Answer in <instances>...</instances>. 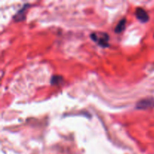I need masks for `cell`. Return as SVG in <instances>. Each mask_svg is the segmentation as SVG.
<instances>
[{
	"instance_id": "obj_3",
	"label": "cell",
	"mask_w": 154,
	"mask_h": 154,
	"mask_svg": "<svg viewBox=\"0 0 154 154\" xmlns=\"http://www.w3.org/2000/svg\"><path fill=\"white\" fill-rule=\"evenodd\" d=\"M135 15H136V17L138 18V20H139L141 22L146 23L149 20L148 14L142 8H138L136 9V11H135Z\"/></svg>"
},
{
	"instance_id": "obj_4",
	"label": "cell",
	"mask_w": 154,
	"mask_h": 154,
	"mask_svg": "<svg viewBox=\"0 0 154 154\" xmlns=\"http://www.w3.org/2000/svg\"><path fill=\"white\" fill-rule=\"evenodd\" d=\"M28 7H29V5L27 4L25 5H23V7L20 10L18 11L17 13L14 15V20L15 21H21L25 19V18H24L25 17L24 14H25L27 8H28Z\"/></svg>"
},
{
	"instance_id": "obj_1",
	"label": "cell",
	"mask_w": 154,
	"mask_h": 154,
	"mask_svg": "<svg viewBox=\"0 0 154 154\" xmlns=\"http://www.w3.org/2000/svg\"><path fill=\"white\" fill-rule=\"evenodd\" d=\"M90 37L94 42H97L101 47L102 48H107L109 46L108 44V40H109V35L105 32L101 33H92L90 35Z\"/></svg>"
},
{
	"instance_id": "obj_2",
	"label": "cell",
	"mask_w": 154,
	"mask_h": 154,
	"mask_svg": "<svg viewBox=\"0 0 154 154\" xmlns=\"http://www.w3.org/2000/svg\"><path fill=\"white\" fill-rule=\"evenodd\" d=\"M154 107V99L153 98H147L139 101L136 105V108L139 110H144Z\"/></svg>"
},
{
	"instance_id": "obj_5",
	"label": "cell",
	"mask_w": 154,
	"mask_h": 154,
	"mask_svg": "<svg viewBox=\"0 0 154 154\" xmlns=\"http://www.w3.org/2000/svg\"><path fill=\"white\" fill-rule=\"evenodd\" d=\"M126 19H122L120 22L118 23V24L117 25L115 28V32L117 33H120L124 30L125 27H126Z\"/></svg>"
},
{
	"instance_id": "obj_6",
	"label": "cell",
	"mask_w": 154,
	"mask_h": 154,
	"mask_svg": "<svg viewBox=\"0 0 154 154\" xmlns=\"http://www.w3.org/2000/svg\"><path fill=\"white\" fill-rule=\"evenodd\" d=\"M63 81V78L60 75H54L51 78V83L52 85H57V84H60L61 81Z\"/></svg>"
}]
</instances>
